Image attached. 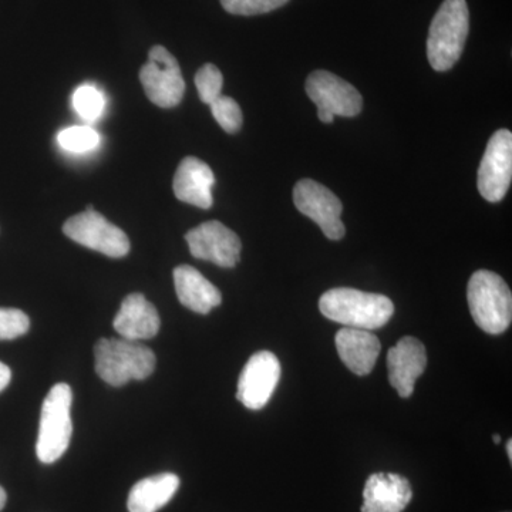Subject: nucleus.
<instances>
[{"label": "nucleus", "mask_w": 512, "mask_h": 512, "mask_svg": "<svg viewBox=\"0 0 512 512\" xmlns=\"http://www.w3.org/2000/svg\"><path fill=\"white\" fill-rule=\"evenodd\" d=\"M319 309L333 322L363 330L383 328L394 315L393 302L387 296L353 288H335L323 293Z\"/></svg>", "instance_id": "nucleus-1"}, {"label": "nucleus", "mask_w": 512, "mask_h": 512, "mask_svg": "<svg viewBox=\"0 0 512 512\" xmlns=\"http://www.w3.org/2000/svg\"><path fill=\"white\" fill-rule=\"evenodd\" d=\"M470 30L466 0H444L431 20L427 37V57L436 72L453 69L463 55Z\"/></svg>", "instance_id": "nucleus-2"}, {"label": "nucleus", "mask_w": 512, "mask_h": 512, "mask_svg": "<svg viewBox=\"0 0 512 512\" xmlns=\"http://www.w3.org/2000/svg\"><path fill=\"white\" fill-rule=\"evenodd\" d=\"M96 372L101 380L121 387L131 380H144L156 369L153 350L134 340L100 339L94 346Z\"/></svg>", "instance_id": "nucleus-3"}, {"label": "nucleus", "mask_w": 512, "mask_h": 512, "mask_svg": "<svg viewBox=\"0 0 512 512\" xmlns=\"http://www.w3.org/2000/svg\"><path fill=\"white\" fill-rule=\"evenodd\" d=\"M468 306L478 328L490 335H501L510 328L512 295L510 286L500 275L477 271L468 282Z\"/></svg>", "instance_id": "nucleus-4"}, {"label": "nucleus", "mask_w": 512, "mask_h": 512, "mask_svg": "<svg viewBox=\"0 0 512 512\" xmlns=\"http://www.w3.org/2000/svg\"><path fill=\"white\" fill-rule=\"evenodd\" d=\"M72 404L73 392L69 384L57 383L47 393L36 444L37 458L43 464L55 463L69 448L73 434Z\"/></svg>", "instance_id": "nucleus-5"}, {"label": "nucleus", "mask_w": 512, "mask_h": 512, "mask_svg": "<svg viewBox=\"0 0 512 512\" xmlns=\"http://www.w3.org/2000/svg\"><path fill=\"white\" fill-rule=\"evenodd\" d=\"M63 232L77 244L110 258H123L130 252V239L126 232L94 211L92 205L64 222Z\"/></svg>", "instance_id": "nucleus-6"}, {"label": "nucleus", "mask_w": 512, "mask_h": 512, "mask_svg": "<svg viewBox=\"0 0 512 512\" xmlns=\"http://www.w3.org/2000/svg\"><path fill=\"white\" fill-rule=\"evenodd\" d=\"M305 89L322 123L330 124L336 116L356 117L362 111L363 99L356 87L326 70L309 74Z\"/></svg>", "instance_id": "nucleus-7"}, {"label": "nucleus", "mask_w": 512, "mask_h": 512, "mask_svg": "<svg viewBox=\"0 0 512 512\" xmlns=\"http://www.w3.org/2000/svg\"><path fill=\"white\" fill-rule=\"evenodd\" d=\"M140 82L148 100L158 107L173 109L183 100L185 82L180 64L163 46L151 47L148 62L140 70Z\"/></svg>", "instance_id": "nucleus-8"}, {"label": "nucleus", "mask_w": 512, "mask_h": 512, "mask_svg": "<svg viewBox=\"0 0 512 512\" xmlns=\"http://www.w3.org/2000/svg\"><path fill=\"white\" fill-rule=\"evenodd\" d=\"M293 202L298 211L319 225L326 238L339 241L345 237L342 222V201L325 185L313 180H301L293 188Z\"/></svg>", "instance_id": "nucleus-9"}, {"label": "nucleus", "mask_w": 512, "mask_h": 512, "mask_svg": "<svg viewBox=\"0 0 512 512\" xmlns=\"http://www.w3.org/2000/svg\"><path fill=\"white\" fill-rule=\"evenodd\" d=\"M512 180V134L510 130H498L491 136L485 150L477 185L481 197L488 202L504 200Z\"/></svg>", "instance_id": "nucleus-10"}, {"label": "nucleus", "mask_w": 512, "mask_h": 512, "mask_svg": "<svg viewBox=\"0 0 512 512\" xmlns=\"http://www.w3.org/2000/svg\"><path fill=\"white\" fill-rule=\"evenodd\" d=\"M191 255L221 268H234L241 258V239L220 221H208L185 235Z\"/></svg>", "instance_id": "nucleus-11"}, {"label": "nucleus", "mask_w": 512, "mask_h": 512, "mask_svg": "<svg viewBox=\"0 0 512 512\" xmlns=\"http://www.w3.org/2000/svg\"><path fill=\"white\" fill-rule=\"evenodd\" d=\"M281 362L268 350L249 357L238 380L237 399L249 410H261L271 400L279 380Z\"/></svg>", "instance_id": "nucleus-12"}, {"label": "nucleus", "mask_w": 512, "mask_h": 512, "mask_svg": "<svg viewBox=\"0 0 512 512\" xmlns=\"http://www.w3.org/2000/svg\"><path fill=\"white\" fill-rule=\"evenodd\" d=\"M427 367V353L419 339L406 336L387 353L390 384L400 397L412 396L417 379Z\"/></svg>", "instance_id": "nucleus-13"}, {"label": "nucleus", "mask_w": 512, "mask_h": 512, "mask_svg": "<svg viewBox=\"0 0 512 512\" xmlns=\"http://www.w3.org/2000/svg\"><path fill=\"white\" fill-rule=\"evenodd\" d=\"M413 498V488L406 477L376 473L367 478L363 490L362 512H403Z\"/></svg>", "instance_id": "nucleus-14"}, {"label": "nucleus", "mask_w": 512, "mask_h": 512, "mask_svg": "<svg viewBox=\"0 0 512 512\" xmlns=\"http://www.w3.org/2000/svg\"><path fill=\"white\" fill-rule=\"evenodd\" d=\"M214 173L210 165L197 157H185L174 175L173 190L178 200L210 210L212 207V187Z\"/></svg>", "instance_id": "nucleus-15"}, {"label": "nucleus", "mask_w": 512, "mask_h": 512, "mask_svg": "<svg viewBox=\"0 0 512 512\" xmlns=\"http://www.w3.org/2000/svg\"><path fill=\"white\" fill-rule=\"evenodd\" d=\"M113 325L121 338L138 342L154 338L160 330L161 320L156 306L148 302L146 296L131 293L121 303Z\"/></svg>", "instance_id": "nucleus-16"}, {"label": "nucleus", "mask_w": 512, "mask_h": 512, "mask_svg": "<svg viewBox=\"0 0 512 512\" xmlns=\"http://www.w3.org/2000/svg\"><path fill=\"white\" fill-rule=\"evenodd\" d=\"M336 349L350 372L366 376L372 372L382 345L370 330L343 328L336 333Z\"/></svg>", "instance_id": "nucleus-17"}, {"label": "nucleus", "mask_w": 512, "mask_h": 512, "mask_svg": "<svg viewBox=\"0 0 512 512\" xmlns=\"http://www.w3.org/2000/svg\"><path fill=\"white\" fill-rule=\"evenodd\" d=\"M174 285L178 301L192 312L207 315L221 305L220 289L190 265H180L174 269Z\"/></svg>", "instance_id": "nucleus-18"}, {"label": "nucleus", "mask_w": 512, "mask_h": 512, "mask_svg": "<svg viewBox=\"0 0 512 512\" xmlns=\"http://www.w3.org/2000/svg\"><path fill=\"white\" fill-rule=\"evenodd\" d=\"M180 487V478L173 473L157 474L138 481L128 495L130 512H157L170 503Z\"/></svg>", "instance_id": "nucleus-19"}, {"label": "nucleus", "mask_w": 512, "mask_h": 512, "mask_svg": "<svg viewBox=\"0 0 512 512\" xmlns=\"http://www.w3.org/2000/svg\"><path fill=\"white\" fill-rule=\"evenodd\" d=\"M212 116L220 124L222 130L228 134H235L241 130L244 123L241 107L234 99L228 96H220L210 104Z\"/></svg>", "instance_id": "nucleus-20"}, {"label": "nucleus", "mask_w": 512, "mask_h": 512, "mask_svg": "<svg viewBox=\"0 0 512 512\" xmlns=\"http://www.w3.org/2000/svg\"><path fill=\"white\" fill-rule=\"evenodd\" d=\"M103 93L93 86H82L73 94V107L82 119L94 121L99 119L104 110Z\"/></svg>", "instance_id": "nucleus-21"}, {"label": "nucleus", "mask_w": 512, "mask_h": 512, "mask_svg": "<svg viewBox=\"0 0 512 512\" xmlns=\"http://www.w3.org/2000/svg\"><path fill=\"white\" fill-rule=\"evenodd\" d=\"M195 86L202 103H214L218 97L222 96V86H224V77L217 66L207 63L195 74Z\"/></svg>", "instance_id": "nucleus-22"}, {"label": "nucleus", "mask_w": 512, "mask_h": 512, "mask_svg": "<svg viewBox=\"0 0 512 512\" xmlns=\"http://www.w3.org/2000/svg\"><path fill=\"white\" fill-rule=\"evenodd\" d=\"M57 140L64 150L72 151V153H86V151L97 147L100 138L93 128L76 126L60 131Z\"/></svg>", "instance_id": "nucleus-23"}, {"label": "nucleus", "mask_w": 512, "mask_h": 512, "mask_svg": "<svg viewBox=\"0 0 512 512\" xmlns=\"http://www.w3.org/2000/svg\"><path fill=\"white\" fill-rule=\"evenodd\" d=\"M289 0H221L222 8L231 15H264L285 6Z\"/></svg>", "instance_id": "nucleus-24"}, {"label": "nucleus", "mask_w": 512, "mask_h": 512, "mask_svg": "<svg viewBox=\"0 0 512 512\" xmlns=\"http://www.w3.org/2000/svg\"><path fill=\"white\" fill-rule=\"evenodd\" d=\"M30 328L29 316L19 309L0 308V340H12L26 335Z\"/></svg>", "instance_id": "nucleus-25"}, {"label": "nucleus", "mask_w": 512, "mask_h": 512, "mask_svg": "<svg viewBox=\"0 0 512 512\" xmlns=\"http://www.w3.org/2000/svg\"><path fill=\"white\" fill-rule=\"evenodd\" d=\"M10 379H12V372H10L9 367L5 363L0 362V392H3L8 387Z\"/></svg>", "instance_id": "nucleus-26"}, {"label": "nucleus", "mask_w": 512, "mask_h": 512, "mask_svg": "<svg viewBox=\"0 0 512 512\" xmlns=\"http://www.w3.org/2000/svg\"><path fill=\"white\" fill-rule=\"evenodd\" d=\"M6 500H8V495H6V491L3 490V487H0V511L5 508Z\"/></svg>", "instance_id": "nucleus-27"}, {"label": "nucleus", "mask_w": 512, "mask_h": 512, "mask_svg": "<svg viewBox=\"0 0 512 512\" xmlns=\"http://www.w3.org/2000/svg\"><path fill=\"white\" fill-rule=\"evenodd\" d=\"M507 453H508V458H510V461H512V441L511 440H508V443H507Z\"/></svg>", "instance_id": "nucleus-28"}, {"label": "nucleus", "mask_w": 512, "mask_h": 512, "mask_svg": "<svg viewBox=\"0 0 512 512\" xmlns=\"http://www.w3.org/2000/svg\"><path fill=\"white\" fill-rule=\"evenodd\" d=\"M493 440L495 441V443H500V441H501V437H500V436H498V434H494V436H493Z\"/></svg>", "instance_id": "nucleus-29"}]
</instances>
